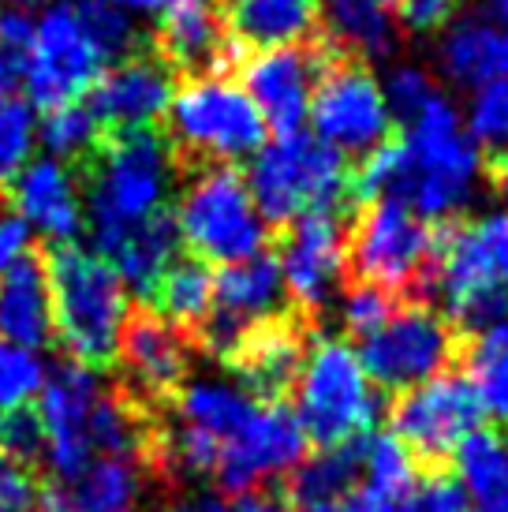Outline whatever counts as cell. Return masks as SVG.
Listing matches in <instances>:
<instances>
[{"instance_id": "6da1fadb", "label": "cell", "mask_w": 508, "mask_h": 512, "mask_svg": "<svg viewBox=\"0 0 508 512\" xmlns=\"http://www.w3.org/2000/svg\"><path fill=\"white\" fill-rule=\"evenodd\" d=\"M75 176H83L90 228L101 255L146 217L165 210L176 169L165 135L157 128H135L105 135L98 150L83 165H75Z\"/></svg>"}, {"instance_id": "7a4b0ae2", "label": "cell", "mask_w": 508, "mask_h": 512, "mask_svg": "<svg viewBox=\"0 0 508 512\" xmlns=\"http://www.w3.org/2000/svg\"><path fill=\"white\" fill-rule=\"evenodd\" d=\"M42 262L53 299V337L71 363L94 370L113 363L131 318L124 281L105 258L79 243H53Z\"/></svg>"}, {"instance_id": "3957f363", "label": "cell", "mask_w": 508, "mask_h": 512, "mask_svg": "<svg viewBox=\"0 0 508 512\" xmlns=\"http://www.w3.org/2000/svg\"><path fill=\"white\" fill-rule=\"evenodd\" d=\"M445 318L464 329H482L508 318V214L434 225L430 288Z\"/></svg>"}, {"instance_id": "277c9868", "label": "cell", "mask_w": 508, "mask_h": 512, "mask_svg": "<svg viewBox=\"0 0 508 512\" xmlns=\"http://www.w3.org/2000/svg\"><path fill=\"white\" fill-rule=\"evenodd\" d=\"M165 143L176 180L202 165H232L266 146V120L247 90L221 75L180 79L165 109Z\"/></svg>"}, {"instance_id": "5b68a950", "label": "cell", "mask_w": 508, "mask_h": 512, "mask_svg": "<svg viewBox=\"0 0 508 512\" xmlns=\"http://www.w3.org/2000/svg\"><path fill=\"white\" fill-rule=\"evenodd\" d=\"M243 180L269 228L292 225L307 214H340L355 202L344 154L307 131L277 135L262 146Z\"/></svg>"}, {"instance_id": "8992f818", "label": "cell", "mask_w": 508, "mask_h": 512, "mask_svg": "<svg viewBox=\"0 0 508 512\" xmlns=\"http://www.w3.org/2000/svg\"><path fill=\"white\" fill-rule=\"evenodd\" d=\"M180 180L184 187L172 217L191 258L206 266H236L266 251L269 225L236 165H202Z\"/></svg>"}, {"instance_id": "52a82bcc", "label": "cell", "mask_w": 508, "mask_h": 512, "mask_svg": "<svg viewBox=\"0 0 508 512\" xmlns=\"http://www.w3.org/2000/svg\"><path fill=\"white\" fill-rule=\"evenodd\" d=\"M292 397V412L307 441H318L322 449L367 438L381 415L378 385L367 378L359 352L340 337L307 344V356L292 382Z\"/></svg>"}, {"instance_id": "ba28073f", "label": "cell", "mask_w": 508, "mask_h": 512, "mask_svg": "<svg viewBox=\"0 0 508 512\" xmlns=\"http://www.w3.org/2000/svg\"><path fill=\"white\" fill-rule=\"evenodd\" d=\"M434 225L415 217L396 199L355 206L348 228V270L393 296H419L430 288Z\"/></svg>"}, {"instance_id": "9c48e42d", "label": "cell", "mask_w": 508, "mask_h": 512, "mask_svg": "<svg viewBox=\"0 0 508 512\" xmlns=\"http://www.w3.org/2000/svg\"><path fill=\"white\" fill-rule=\"evenodd\" d=\"M266 400L236 378H187L165 434V460L184 475H217V464L251 427Z\"/></svg>"}, {"instance_id": "30bf717a", "label": "cell", "mask_w": 508, "mask_h": 512, "mask_svg": "<svg viewBox=\"0 0 508 512\" xmlns=\"http://www.w3.org/2000/svg\"><path fill=\"white\" fill-rule=\"evenodd\" d=\"M116 389L105 385L94 367L83 363H60L49 370L42 393H38V423H42V460L57 475V483H68L86 471L101 456V419L109 412Z\"/></svg>"}, {"instance_id": "8fae6325", "label": "cell", "mask_w": 508, "mask_h": 512, "mask_svg": "<svg viewBox=\"0 0 508 512\" xmlns=\"http://www.w3.org/2000/svg\"><path fill=\"white\" fill-rule=\"evenodd\" d=\"M355 352L378 389L408 393L415 385L445 374L456 352V333L449 318L434 307L408 303V307H396L370 337H363Z\"/></svg>"}, {"instance_id": "7c38bea8", "label": "cell", "mask_w": 508, "mask_h": 512, "mask_svg": "<svg viewBox=\"0 0 508 512\" xmlns=\"http://www.w3.org/2000/svg\"><path fill=\"white\" fill-rule=\"evenodd\" d=\"M105 72V57L86 34L83 19L75 12V0H57L49 4L38 19L34 45L23 64V83H27L30 105L45 113L64 109L83 101Z\"/></svg>"}, {"instance_id": "4fadbf2b", "label": "cell", "mask_w": 508, "mask_h": 512, "mask_svg": "<svg viewBox=\"0 0 508 512\" xmlns=\"http://www.w3.org/2000/svg\"><path fill=\"white\" fill-rule=\"evenodd\" d=\"M311 120L318 139L340 154H363L378 150L393 139V113L385 105V90L363 60L337 57L325 64L322 79L314 86Z\"/></svg>"}, {"instance_id": "5bb4252c", "label": "cell", "mask_w": 508, "mask_h": 512, "mask_svg": "<svg viewBox=\"0 0 508 512\" xmlns=\"http://www.w3.org/2000/svg\"><path fill=\"white\" fill-rule=\"evenodd\" d=\"M479 393L464 374H438L430 382L400 393L393 408V438L419 460H445L456 456L475 430H482Z\"/></svg>"}, {"instance_id": "9a60e30c", "label": "cell", "mask_w": 508, "mask_h": 512, "mask_svg": "<svg viewBox=\"0 0 508 512\" xmlns=\"http://www.w3.org/2000/svg\"><path fill=\"white\" fill-rule=\"evenodd\" d=\"M340 49L325 42L322 34L303 45H284L269 53H254L243 60V90L262 113L266 128L277 135H296L303 131V120L311 113L314 86L322 79L325 64L337 57Z\"/></svg>"}, {"instance_id": "2e32d148", "label": "cell", "mask_w": 508, "mask_h": 512, "mask_svg": "<svg viewBox=\"0 0 508 512\" xmlns=\"http://www.w3.org/2000/svg\"><path fill=\"white\" fill-rule=\"evenodd\" d=\"M284 292L307 318L337 299L344 273H348V225L340 214H307L292 221L281 243Z\"/></svg>"}, {"instance_id": "e0dca14e", "label": "cell", "mask_w": 508, "mask_h": 512, "mask_svg": "<svg viewBox=\"0 0 508 512\" xmlns=\"http://www.w3.org/2000/svg\"><path fill=\"white\" fill-rule=\"evenodd\" d=\"M284 303H288V292H284L281 262L269 251L225 266L213 277V307L198 329V341L217 356H228L243 333L284 314Z\"/></svg>"}, {"instance_id": "ac0fdd59", "label": "cell", "mask_w": 508, "mask_h": 512, "mask_svg": "<svg viewBox=\"0 0 508 512\" xmlns=\"http://www.w3.org/2000/svg\"><path fill=\"white\" fill-rule=\"evenodd\" d=\"M161 64L176 79H202V75H232L243 68L240 45L228 38L221 4L213 0H176L169 12L157 19L150 38Z\"/></svg>"}, {"instance_id": "d6986e66", "label": "cell", "mask_w": 508, "mask_h": 512, "mask_svg": "<svg viewBox=\"0 0 508 512\" xmlns=\"http://www.w3.org/2000/svg\"><path fill=\"white\" fill-rule=\"evenodd\" d=\"M303 456H307V434L299 427L296 412L284 408L281 400H266L251 419V427L217 464L213 479L232 494H243L258 490L269 479L292 475L303 464Z\"/></svg>"}, {"instance_id": "ffe728a7", "label": "cell", "mask_w": 508, "mask_h": 512, "mask_svg": "<svg viewBox=\"0 0 508 512\" xmlns=\"http://www.w3.org/2000/svg\"><path fill=\"white\" fill-rule=\"evenodd\" d=\"M172 90H176V75L161 64V57L146 42L139 53L101 72L90 109L105 135L154 128V120H161L169 109Z\"/></svg>"}, {"instance_id": "44dd1931", "label": "cell", "mask_w": 508, "mask_h": 512, "mask_svg": "<svg viewBox=\"0 0 508 512\" xmlns=\"http://www.w3.org/2000/svg\"><path fill=\"white\" fill-rule=\"evenodd\" d=\"M116 356L124 363V378L139 400H161L169 393H180V385L191 374L187 333L154 311H131Z\"/></svg>"}, {"instance_id": "7402d4cb", "label": "cell", "mask_w": 508, "mask_h": 512, "mask_svg": "<svg viewBox=\"0 0 508 512\" xmlns=\"http://www.w3.org/2000/svg\"><path fill=\"white\" fill-rule=\"evenodd\" d=\"M303 356H307L303 322H296L292 314H277L254 326L251 333H243L225 359L236 370V382L247 385L254 397L273 400L281 389H292Z\"/></svg>"}, {"instance_id": "603a6c76", "label": "cell", "mask_w": 508, "mask_h": 512, "mask_svg": "<svg viewBox=\"0 0 508 512\" xmlns=\"http://www.w3.org/2000/svg\"><path fill=\"white\" fill-rule=\"evenodd\" d=\"M8 191H12V202L19 206V217L30 228L45 232L53 243H71L75 232L83 228V199H79L75 169L57 161V157L30 161Z\"/></svg>"}, {"instance_id": "cb8c5ba5", "label": "cell", "mask_w": 508, "mask_h": 512, "mask_svg": "<svg viewBox=\"0 0 508 512\" xmlns=\"http://www.w3.org/2000/svg\"><path fill=\"white\" fill-rule=\"evenodd\" d=\"M221 15L228 38L240 45L243 57H254L318 38L322 0H225Z\"/></svg>"}, {"instance_id": "d4e9b609", "label": "cell", "mask_w": 508, "mask_h": 512, "mask_svg": "<svg viewBox=\"0 0 508 512\" xmlns=\"http://www.w3.org/2000/svg\"><path fill=\"white\" fill-rule=\"evenodd\" d=\"M142 490V460L98 456L75 479L49 486L38 501V512H139Z\"/></svg>"}, {"instance_id": "484cf974", "label": "cell", "mask_w": 508, "mask_h": 512, "mask_svg": "<svg viewBox=\"0 0 508 512\" xmlns=\"http://www.w3.org/2000/svg\"><path fill=\"white\" fill-rule=\"evenodd\" d=\"M0 337L42 352L53 341V299L42 255H23L0 273Z\"/></svg>"}, {"instance_id": "4316f807", "label": "cell", "mask_w": 508, "mask_h": 512, "mask_svg": "<svg viewBox=\"0 0 508 512\" xmlns=\"http://www.w3.org/2000/svg\"><path fill=\"white\" fill-rule=\"evenodd\" d=\"M438 60L441 72L456 86L479 90L494 79H508V27H501L497 19L490 23L479 15H467L445 30Z\"/></svg>"}, {"instance_id": "83f0119b", "label": "cell", "mask_w": 508, "mask_h": 512, "mask_svg": "<svg viewBox=\"0 0 508 512\" xmlns=\"http://www.w3.org/2000/svg\"><path fill=\"white\" fill-rule=\"evenodd\" d=\"M101 258L113 266L116 277L124 281V288H135L142 296H154L157 281L180 258V228H176L172 210L165 206L154 217H146L127 236H120L113 247H105Z\"/></svg>"}, {"instance_id": "f1b7e54d", "label": "cell", "mask_w": 508, "mask_h": 512, "mask_svg": "<svg viewBox=\"0 0 508 512\" xmlns=\"http://www.w3.org/2000/svg\"><path fill=\"white\" fill-rule=\"evenodd\" d=\"M325 27L318 30L344 57L385 60L400 45V23L381 0H322Z\"/></svg>"}, {"instance_id": "f546056e", "label": "cell", "mask_w": 508, "mask_h": 512, "mask_svg": "<svg viewBox=\"0 0 508 512\" xmlns=\"http://www.w3.org/2000/svg\"><path fill=\"white\" fill-rule=\"evenodd\" d=\"M456 483L464 490L467 512H508V438L475 430L456 449Z\"/></svg>"}, {"instance_id": "4dcf8cb0", "label": "cell", "mask_w": 508, "mask_h": 512, "mask_svg": "<svg viewBox=\"0 0 508 512\" xmlns=\"http://www.w3.org/2000/svg\"><path fill=\"white\" fill-rule=\"evenodd\" d=\"M363 483V438L318 449L303 456V464L292 471V505H322V501H344Z\"/></svg>"}, {"instance_id": "1f68e13d", "label": "cell", "mask_w": 508, "mask_h": 512, "mask_svg": "<svg viewBox=\"0 0 508 512\" xmlns=\"http://www.w3.org/2000/svg\"><path fill=\"white\" fill-rule=\"evenodd\" d=\"M467 382L479 393L482 412L508 427V318L475 329L464 348Z\"/></svg>"}, {"instance_id": "d6a6232c", "label": "cell", "mask_w": 508, "mask_h": 512, "mask_svg": "<svg viewBox=\"0 0 508 512\" xmlns=\"http://www.w3.org/2000/svg\"><path fill=\"white\" fill-rule=\"evenodd\" d=\"M213 277L217 273L198 262V258H176L165 277L157 281L154 299L161 318H169L176 329H184L187 337L202 329L213 307Z\"/></svg>"}, {"instance_id": "836d02e7", "label": "cell", "mask_w": 508, "mask_h": 512, "mask_svg": "<svg viewBox=\"0 0 508 512\" xmlns=\"http://www.w3.org/2000/svg\"><path fill=\"white\" fill-rule=\"evenodd\" d=\"M42 139H45V146H49V154L75 169V165H83L86 157L98 150V143L105 139V131H101L94 109L83 105V101H75V105L53 109V113L45 116Z\"/></svg>"}, {"instance_id": "e575fe53", "label": "cell", "mask_w": 508, "mask_h": 512, "mask_svg": "<svg viewBox=\"0 0 508 512\" xmlns=\"http://www.w3.org/2000/svg\"><path fill=\"white\" fill-rule=\"evenodd\" d=\"M49 367L38 348L0 337V415L23 412L42 393Z\"/></svg>"}, {"instance_id": "d590c367", "label": "cell", "mask_w": 508, "mask_h": 512, "mask_svg": "<svg viewBox=\"0 0 508 512\" xmlns=\"http://www.w3.org/2000/svg\"><path fill=\"white\" fill-rule=\"evenodd\" d=\"M464 124L479 154H490V161L508 157V79H494L471 94Z\"/></svg>"}, {"instance_id": "8d00e7d4", "label": "cell", "mask_w": 508, "mask_h": 512, "mask_svg": "<svg viewBox=\"0 0 508 512\" xmlns=\"http://www.w3.org/2000/svg\"><path fill=\"white\" fill-rule=\"evenodd\" d=\"M75 12L83 19L86 34L101 49L105 64H120V60H127L146 45L142 34L135 30V23H131V15L113 8L109 0H75Z\"/></svg>"}, {"instance_id": "74e56055", "label": "cell", "mask_w": 508, "mask_h": 512, "mask_svg": "<svg viewBox=\"0 0 508 512\" xmlns=\"http://www.w3.org/2000/svg\"><path fill=\"white\" fill-rule=\"evenodd\" d=\"M34 109L23 98H0V195L15 184V176L27 169L34 150Z\"/></svg>"}, {"instance_id": "f35d334b", "label": "cell", "mask_w": 508, "mask_h": 512, "mask_svg": "<svg viewBox=\"0 0 508 512\" xmlns=\"http://www.w3.org/2000/svg\"><path fill=\"white\" fill-rule=\"evenodd\" d=\"M396 307H400V303H396L393 292H385V288H378V285H367V281H355V285L344 292V299H340V322H344V329H348L352 337L363 341V337H370Z\"/></svg>"}, {"instance_id": "ab89813d", "label": "cell", "mask_w": 508, "mask_h": 512, "mask_svg": "<svg viewBox=\"0 0 508 512\" xmlns=\"http://www.w3.org/2000/svg\"><path fill=\"white\" fill-rule=\"evenodd\" d=\"M434 94H438V86H434L430 72L415 68V64H400L389 75V83H385V105H389L393 120H404V124H411L415 116L423 113L426 101Z\"/></svg>"}, {"instance_id": "60d3db41", "label": "cell", "mask_w": 508, "mask_h": 512, "mask_svg": "<svg viewBox=\"0 0 508 512\" xmlns=\"http://www.w3.org/2000/svg\"><path fill=\"white\" fill-rule=\"evenodd\" d=\"M396 512H467V498L456 483V475L430 471V475L411 483Z\"/></svg>"}, {"instance_id": "b9f144b4", "label": "cell", "mask_w": 508, "mask_h": 512, "mask_svg": "<svg viewBox=\"0 0 508 512\" xmlns=\"http://www.w3.org/2000/svg\"><path fill=\"white\" fill-rule=\"evenodd\" d=\"M42 449H45L42 423H38V415L30 412V408L0 415V456L19 460V464L30 468V460H38Z\"/></svg>"}, {"instance_id": "7bdbcfd3", "label": "cell", "mask_w": 508, "mask_h": 512, "mask_svg": "<svg viewBox=\"0 0 508 512\" xmlns=\"http://www.w3.org/2000/svg\"><path fill=\"white\" fill-rule=\"evenodd\" d=\"M38 483L27 464L0 456V512H38Z\"/></svg>"}, {"instance_id": "ee69618b", "label": "cell", "mask_w": 508, "mask_h": 512, "mask_svg": "<svg viewBox=\"0 0 508 512\" xmlns=\"http://www.w3.org/2000/svg\"><path fill=\"white\" fill-rule=\"evenodd\" d=\"M34 30H38V23L23 8H12V12L0 15V57L12 68V75L23 72V64H27V53L30 45H34Z\"/></svg>"}, {"instance_id": "f6af8a7d", "label": "cell", "mask_w": 508, "mask_h": 512, "mask_svg": "<svg viewBox=\"0 0 508 512\" xmlns=\"http://www.w3.org/2000/svg\"><path fill=\"white\" fill-rule=\"evenodd\" d=\"M400 4V30L408 34H434V30L449 27L456 0H396Z\"/></svg>"}, {"instance_id": "bcb514c9", "label": "cell", "mask_w": 508, "mask_h": 512, "mask_svg": "<svg viewBox=\"0 0 508 512\" xmlns=\"http://www.w3.org/2000/svg\"><path fill=\"white\" fill-rule=\"evenodd\" d=\"M34 251V236L23 217L0 214V273H8L23 255Z\"/></svg>"}, {"instance_id": "7dc6e473", "label": "cell", "mask_w": 508, "mask_h": 512, "mask_svg": "<svg viewBox=\"0 0 508 512\" xmlns=\"http://www.w3.org/2000/svg\"><path fill=\"white\" fill-rule=\"evenodd\" d=\"M228 512H288L284 509V501L277 498V494H269V490H243V494H236V501L228 505Z\"/></svg>"}, {"instance_id": "c3c4849f", "label": "cell", "mask_w": 508, "mask_h": 512, "mask_svg": "<svg viewBox=\"0 0 508 512\" xmlns=\"http://www.w3.org/2000/svg\"><path fill=\"white\" fill-rule=\"evenodd\" d=\"M169 512H228V505L213 490H191V494H180V498L172 501Z\"/></svg>"}, {"instance_id": "681fc988", "label": "cell", "mask_w": 508, "mask_h": 512, "mask_svg": "<svg viewBox=\"0 0 508 512\" xmlns=\"http://www.w3.org/2000/svg\"><path fill=\"white\" fill-rule=\"evenodd\" d=\"M109 4L127 15H157V19H161L176 0H109Z\"/></svg>"}, {"instance_id": "f907efd6", "label": "cell", "mask_w": 508, "mask_h": 512, "mask_svg": "<svg viewBox=\"0 0 508 512\" xmlns=\"http://www.w3.org/2000/svg\"><path fill=\"white\" fill-rule=\"evenodd\" d=\"M494 187H497V195H501V199H505V206H508V157L494 161Z\"/></svg>"}, {"instance_id": "816d5d0a", "label": "cell", "mask_w": 508, "mask_h": 512, "mask_svg": "<svg viewBox=\"0 0 508 512\" xmlns=\"http://www.w3.org/2000/svg\"><path fill=\"white\" fill-rule=\"evenodd\" d=\"M8 83H12V68L0 57V98H8Z\"/></svg>"}, {"instance_id": "f5cc1de1", "label": "cell", "mask_w": 508, "mask_h": 512, "mask_svg": "<svg viewBox=\"0 0 508 512\" xmlns=\"http://www.w3.org/2000/svg\"><path fill=\"white\" fill-rule=\"evenodd\" d=\"M494 15L501 27H508V0H494Z\"/></svg>"}, {"instance_id": "db71d44e", "label": "cell", "mask_w": 508, "mask_h": 512, "mask_svg": "<svg viewBox=\"0 0 508 512\" xmlns=\"http://www.w3.org/2000/svg\"><path fill=\"white\" fill-rule=\"evenodd\" d=\"M38 4H45V0H15V8H23V12H30V8H38Z\"/></svg>"}, {"instance_id": "11a10c76", "label": "cell", "mask_w": 508, "mask_h": 512, "mask_svg": "<svg viewBox=\"0 0 508 512\" xmlns=\"http://www.w3.org/2000/svg\"><path fill=\"white\" fill-rule=\"evenodd\" d=\"M381 4H396V0H381Z\"/></svg>"}, {"instance_id": "9f6ffc18", "label": "cell", "mask_w": 508, "mask_h": 512, "mask_svg": "<svg viewBox=\"0 0 508 512\" xmlns=\"http://www.w3.org/2000/svg\"><path fill=\"white\" fill-rule=\"evenodd\" d=\"M221 4H225V0H221Z\"/></svg>"}]
</instances>
